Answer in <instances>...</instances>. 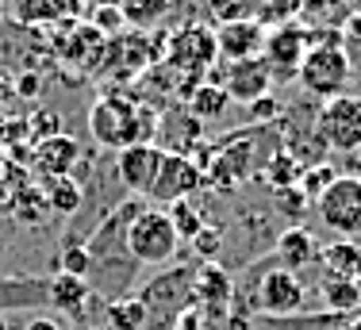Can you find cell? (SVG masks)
I'll return each mask as SVG.
<instances>
[{
	"label": "cell",
	"mask_w": 361,
	"mask_h": 330,
	"mask_svg": "<svg viewBox=\"0 0 361 330\" xmlns=\"http://www.w3.org/2000/svg\"><path fill=\"white\" fill-rule=\"evenodd\" d=\"M47 303V281L39 276H0V311H20Z\"/></svg>",
	"instance_id": "2e32d148"
},
{
	"label": "cell",
	"mask_w": 361,
	"mask_h": 330,
	"mask_svg": "<svg viewBox=\"0 0 361 330\" xmlns=\"http://www.w3.org/2000/svg\"><path fill=\"white\" fill-rule=\"evenodd\" d=\"M166 215H169V223H173L177 238H185V242H192L196 234L208 227V223H204V212L192 204V200H177V204H169Z\"/></svg>",
	"instance_id": "4316f807"
},
{
	"label": "cell",
	"mask_w": 361,
	"mask_h": 330,
	"mask_svg": "<svg viewBox=\"0 0 361 330\" xmlns=\"http://www.w3.org/2000/svg\"><path fill=\"white\" fill-rule=\"evenodd\" d=\"M47 303L66 315H81V307L89 303V281L81 276H70V273H58L47 281Z\"/></svg>",
	"instance_id": "e0dca14e"
},
{
	"label": "cell",
	"mask_w": 361,
	"mask_h": 330,
	"mask_svg": "<svg viewBox=\"0 0 361 330\" xmlns=\"http://www.w3.org/2000/svg\"><path fill=\"white\" fill-rule=\"evenodd\" d=\"M27 131L35 135V142H42V138H54V135H62V119H58V111H35V116L27 119Z\"/></svg>",
	"instance_id": "1f68e13d"
},
{
	"label": "cell",
	"mask_w": 361,
	"mask_h": 330,
	"mask_svg": "<svg viewBox=\"0 0 361 330\" xmlns=\"http://www.w3.org/2000/svg\"><path fill=\"white\" fill-rule=\"evenodd\" d=\"M350 73H354V58L342 50V42H326V47H312L304 54V66H300L296 81L304 85L307 97H319L326 104L346 92Z\"/></svg>",
	"instance_id": "3957f363"
},
{
	"label": "cell",
	"mask_w": 361,
	"mask_h": 330,
	"mask_svg": "<svg viewBox=\"0 0 361 330\" xmlns=\"http://www.w3.org/2000/svg\"><path fill=\"white\" fill-rule=\"evenodd\" d=\"M338 330H361V311H354V315H346V323H342Z\"/></svg>",
	"instance_id": "60d3db41"
},
{
	"label": "cell",
	"mask_w": 361,
	"mask_h": 330,
	"mask_svg": "<svg viewBox=\"0 0 361 330\" xmlns=\"http://www.w3.org/2000/svg\"><path fill=\"white\" fill-rule=\"evenodd\" d=\"M23 330H66V326L58 323V319H50V315H35V319H31V323L23 326Z\"/></svg>",
	"instance_id": "ab89813d"
},
{
	"label": "cell",
	"mask_w": 361,
	"mask_h": 330,
	"mask_svg": "<svg viewBox=\"0 0 361 330\" xmlns=\"http://www.w3.org/2000/svg\"><path fill=\"white\" fill-rule=\"evenodd\" d=\"M338 181V169H334L331 161H315V165H304L300 169V181H296V188L304 192L307 200H319L326 188Z\"/></svg>",
	"instance_id": "83f0119b"
},
{
	"label": "cell",
	"mask_w": 361,
	"mask_h": 330,
	"mask_svg": "<svg viewBox=\"0 0 361 330\" xmlns=\"http://www.w3.org/2000/svg\"><path fill=\"white\" fill-rule=\"evenodd\" d=\"M169 66L180 69V73H192V81H200L204 73H208V66L219 58L216 50V31L200 28V23H192V28L177 31L173 39H169Z\"/></svg>",
	"instance_id": "8992f818"
},
{
	"label": "cell",
	"mask_w": 361,
	"mask_h": 330,
	"mask_svg": "<svg viewBox=\"0 0 361 330\" xmlns=\"http://www.w3.org/2000/svg\"><path fill=\"white\" fill-rule=\"evenodd\" d=\"M315 212H319L323 227L334 231L338 238H357L361 234V181L338 173V181L315 200Z\"/></svg>",
	"instance_id": "5b68a950"
},
{
	"label": "cell",
	"mask_w": 361,
	"mask_h": 330,
	"mask_svg": "<svg viewBox=\"0 0 361 330\" xmlns=\"http://www.w3.org/2000/svg\"><path fill=\"white\" fill-rule=\"evenodd\" d=\"M4 207L16 215V223H47L50 219L47 196H42V188H35V185L16 188V192L4 200Z\"/></svg>",
	"instance_id": "603a6c76"
},
{
	"label": "cell",
	"mask_w": 361,
	"mask_h": 330,
	"mask_svg": "<svg viewBox=\"0 0 361 330\" xmlns=\"http://www.w3.org/2000/svg\"><path fill=\"white\" fill-rule=\"evenodd\" d=\"M315 135L326 150L338 154H354L361 146V97H342L326 100L319 108V119H315Z\"/></svg>",
	"instance_id": "277c9868"
},
{
	"label": "cell",
	"mask_w": 361,
	"mask_h": 330,
	"mask_svg": "<svg viewBox=\"0 0 361 330\" xmlns=\"http://www.w3.org/2000/svg\"><path fill=\"white\" fill-rule=\"evenodd\" d=\"M250 111H254V119H269V116H277V100L262 97L257 104H250Z\"/></svg>",
	"instance_id": "f35d334b"
},
{
	"label": "cell",
	"mask_w": 361,
	"mask_h": 330,
	"mask_svg": "<svg viewBox=\"0 0 361 330\" xmlns=\"http://www.w3.org/2000/svg\"><path fill=\"white\" fill-rule=\"evenodd\" d=\"M180 250V238L161 207H142L127 227V257L135 265H166Z\"/></svg>",
	"instance_id": "7a4b0ae2"
},
{
	"label": "cell",
	"mask_w": 361,
	"mask_h": 330,
	"mask_svg": "<svg viewBox=\"0 0 361 330\" xmlns=\"http://www.w3.org/2000/svg\"><path fill=\"white\" fill-rule=\"evenodd\" d=\"M0 23H4V0H0Z\"/></svg>",
	"instance_id": "ee69618b"
},
{
	"label": "cell",
	"mask_w": 361,
	"mask_h": 330,
	"mask_svg": "<svg viewBox=\"0 0 361 330\" xmlns=\"http://www.w3.org/2000/svg\"><path fill=\"white\" fill-rule=\"evenodd\" d=\"M227 104H231L227 92L212 81L196 85V89L188 92V111H192V119H219L223 111H227Z\"/></svg>",
	"instance_id": "d4e9b609"
},
{
	"label": "cell",
	"mask_w": 361,
	"mask_h": 330,
	"mask_svg": "<svg viewBox=\"0 0 361 330\" xmlns=\"http://www.w3.org/2000/svg\"><path fill=\"white\" fill-rule=\"evenodd\" d=\"M304 54H307V28H300V23H288V28L265 35L262 62L269 66L273 81L277 77H296L300 66H304Z\"/></svg>",
	"instance_id": "9c48e42d"
},
{
	"label": "cell",
	"mask_w": 361,
	"mask_h": 330,
	"mask_svg": "<svg viewBox=\"0 0 361 330\" xmlns=\"http://www.w3.org/2000/svg\"><path fill=\"white\" fill-rule=\"evenodd\" d=\"M42 196H47L50 215H58V219H70V215H77V212H81V204H85V188L77 185L73 177L50 181V185L42 188Z\"/></svg>",
	"instance_id": "7402d4cb"
},
{
	"label": "cell",
	"mask_w": 361,
	"mask_h": 330,
	"mask_svg": "<svg viewBox=\"0 0 361 330\" xmlns=\"http://www.w3.org/2000/svg\"><path fill=\"white\" fill-rule=\"evenodd\" d=\"M219 85L223 92H227V100H238V104H257L262 97H269L273 89V73L269 66L262 62V58H250V62H227L219 73Z\"/></svg>",
	"instance_id": "30bf717a"
},
{
	"label": "cell",
	"mask_w": 361,
	"mask_h": 330,
	"mask_svg": "<svg viewBox=\"0 0 361 330\" xmlns=\"http://www.w3.org/2000/svg\"><path fill=\"white\" fill-rule=\"evenodd\" d=\"M161 158H166V150L154 146V142L123 146L119 158H116V181L131 196H150L154 181H158V169H161Z\"/></svg>",
	"instance_id": "52a82bcc"
},
{
	"label": "cell",
	"mask_w": 361,
	"mask_h": 330,
	"mask_svg": "<svg viewBox=\"0 0 361 330\" xmlns=\"http://www.w3.org/2000/svg\"><path fill=\"white\" fill-rule=\"evenodd\" d=\"M85 4H92V0H47L50 20H77L85 12Z\"/></svg>",
	"instance_id": "d590c367"
},
{
	"label": "cell",
	"mask_w": 361,
	"mask_h": 330,
	"mask_svg": "<svg viewBox=\"0 0 361 330\" xmlns=\"http://www.w3.org/2000/svg\"><path fill=\"white\" fill-rule=\"evenodd\" d=\"M39 89H42V77H39V73H23L20 81L12 85V97H20V100H35V97H39Z\"/></svg>",
	"instance_id": "8d00e7d4"
},
{
	"label": "cell",
	"mask_w": 361,
	"mask_h": 330,
	"mask_svg": "<svg viewBox=\"0 0 361 330\" xmlns=\"http://www.w3.org/2000/svg\"><path fill=\"white\" fill-rule=\"evenodd\" d=\"M89 127L92 138L108 150H123V146L135 142H150L154 131H158V116H154L146 104L139 100H127V97H104L92 104L89 111Z\"/></svg>",
	"instance_id": "6da1fadb"
},
{
	"label": "cell",
	"mask_w": 361,
	"mask_h": 330,
	"mask_svg": "<svg viewBox=\"0 0 361 330\" xmlns=\"http://www.w3.org/2000/svg\"><path fill=\"white\" fill-rule=\"evenodd\" d=\"M12 4V16L27 28H39V23H50V8L47 0H8Z\"/></svg>",
	"instance_id": "4dcf8cb0"
},
{
	"label": "cell",
	"mask_w": 361,
	"mask_h": 330,
	"mask_svg": "<svg viewBox=\"0 0 361 330\" xmlns=\"http://www.w3.org/2000/svg\"><path fill=\"white\" fill-rule=\"evenodd\" d=\"M0 330H8V319L4 315H0Z\"/></svg>",
	"instance_id": "7bdbcfd3"
},
{
	"label": "cell",
	"mask_w": 361,
	"mask_h": 330,
	"mask_svg": "<svg viewBox=\"0 0 361 330\" xmlns=\"http://www.w3.org/2000/svg\"><path fill=\"white\" fill-rule=\"evenodd\" d=\"M92 28L104 35V39H116L119 28H123V16H119V8H116V4H100V12L92 16Z\"/></svg>",
	"instance_id": "d6a6232c"
},
{
	"label": "cell",
	"mask_w": 361,
	"mask_h": 330,
	"mask_svg": "<svg viewBox=\"0 0 361 330\" xmlns=\"http://www.w3.org/2000/svg\"><path fill=\"white\" fill-rule=\"evenodd\" d=\"M219 246H223V231H216V227H204V231L192 238V250H196V254H200L208 265H212V257L219 254Z\"/></svg>",
	"instance_id": "836d02e7"
},
{
	"label": "cell",
	"mask_w": 361,
	"mask_h": 330,
	"mask_svg": "<svg viewBox=\"0 0 361 330\" xmlns=\"http://www.w3.org/2000/svg\"><path fill=\"white\" fill-rule=\"evenodd\" d=\"M231 303V276L219 265H204L192 276V307L200 315H223Z\"/></svg>",
	"instance_id": "5bb4252c"
},
{
	"label": "cell",
	"mask_w": 361,
	"mask_h": 330,
	"mask_svg": "<svg viewBox=\"0 0 361 330\" xmlns=\"http://www.w3.org/2000/svg\"><path fill=\"white\" fill-rule=\"evenodd\" d=\"M204 185V173L196 169L192 158L185 154H169L161 158V169H158V181L150 188V200L158 204H177V200H192V192Z\"/></svg>",
	"instance_id": "8fae6325"
},
{
	"label": "cell",
	"mask_w": 361,
	"mask_h": 330,
	"mask_svg": "<svg viewBox=\"0 0 361 330\" xmlns=\"http://www.w3.org/2000/svg\"><path fill=\"white\" fill-rule=\"evenodd\" d=\"M319 262L326 265L331 276H346V281L361 284V246L354 238H334L331 246L319 250Z\"/></svg>",
	"instance_id": "ac0fdd59"
},
{
	"label": "cell",
	"mask_w": 361,
	"mask_h": 330,
	"mask_svg": "<svg viewBox=\"0 0 361 330\" xmlns=\"http://www.w3.org/2000/svg\"><path fill=\"white\" fill-rule=\"evenodd\" d=\"M108 326L111 330H146L150 315H146V303L139 296H123L108 303Z\"/></svg>",
	"instance_id": "cb8c5ba5"
},
{
	"label": "cell",
	"mask_w": 361,
	"mask_h": 330,
	"mask_svg": "<svg viewBox=\"0 0 361 330\" xmlns=\"http://www.w3.org/2000/svg\"><path fill=\"white\" fill-rule=\"evenodd\" d=\"M277 207H281V212H288L292 219H300L304 207H307V196L300 192L296 185H292V188H277Z\"/></svg>",
	"instance_id": "e575fe53"
},
{
	"label": "cell",
	"mask_w": 361,
	"mask_h": 330,
	"mask_svg": "<svg viewBox=\"0 0 361 330\" xmlns=\"http://www.w3.org/2000/svg\"><path fill=\"white\" fill-rule=\"evenodd\" d=\"M77 161H81V142L66 131L31 146V169H35L47 185L50 181H62V177H73Z\"/></svg>",
	"instance_id": "7c38bea8"
},
{
	"label": "cell",
	"mask_w": 361,
	"mask_h": 330,
	"mask_svg": "<svg viewBox=\"0 0 361 330\" xmlns=\"http://www.w3.org/2000/svg\"><path fill=\"white\" fill-rule=\"evenodd\" d=\"M300 169H304V161L296 158L292 150H277L269 161H265V181H269V188L277 192V188H292L300 181Z\"/></svg>",
	"instance_id": "484cf974"
},
{
	"label": "cell",
	"mask_w": 361,
	"mask_h": 330,
	"mask_svg": "<svg viewBox=\"0 0 361 330\" xmlns=\"http://www.w3.org/2000/svg\"><path fill=\"white\" fill-rule=\"evenodd\" d=\"M357 246H361V242H357Z\"/></svg>",
	"instance_id": "bcb514c9"
},
{
	"label": "cell",
	"mask_w": 361,
	"mask_h": 330,
	"mask_svg": "<svg viewBox=\"0 0 361 330\" xmlns=\"http://www.w3.org/2000/svg\"><path fill=\"white\" fill-rule=\"evenodd\" d=\"M319 242L312 238V231H304V227H288L285 234L277 238V262L281 269H288V273H300V269H307L319 257Z\"/></svg>",
	"instance_id": "9a60e30c"
},
{
	"label": "cell",
	"mask_w": 361,
	"mask_h": 330,
	"mask_svg": "<svg viewBox=\"0 0 361 330\" xmlns=\"http://www.w3.org/2000/svg\"><path fill=\"white\" fill-rule=\"evenodd\" d=\"M123 23H131L135 31H150L173 12V0H116Z\"/></svg>",
	"instance_id": "ffe728a7"
},
{
	"label": "cell",
	"mask_w": 361,
	"mask_h": 330,
	"mask_svg": "<svg viewBox=\"0 0 361 330\" xmlns=\"http://www.w3.org/2000/svg\"><path fill=\"white\" fill-rule=\"evenodd\" d=\"M58 273H70V276L89 281L92 276V257H89V250H85V242H70V246L62 250V265H58Z\"/></svg>",
	"instance_id": "f1b7e54d"
},
{
	"label": "cell",
	"mask_w": 361,
	"mask_h": 330,
	"mask_svg": "<svg viewBox=\"0 0 361 330\" xmlns=\"http://www.w3.org/2000/svg\"><path fill=\"white\" fill-rule=\"evenodd\" d=\"M354 42H361V16H350L346 31H342V50H350Z\"/></svg>",
	"instance_id": "74e56055"
},
{
	"label": "cell",
	"mask_w": 361,
	"mask_h": 330,
	"mask_svg": "<svg viewBox=\"0 0 361 330\" xmlns=\"http://www.w3.org/2000/svg\"><path fill=\"white\" fill-rule=\"evenodd\" d=\"M216 23H235V20H250V0H204Z\"/></svg>",
	"instance_id": "f546056e"
},
{
	"label": "cell",
	"mask_w": 361,
	"mask_h": 330,
	"mask_svg": "<svg viewBox=\"0 0 361 330\" xmlns=\"http://www.w3.org/2000/svg\"><path fill=\"white\" fill-rule=\"evenodd\" d=\"M307 303V292L300 284L296 273L288 269H269L257 284V307L262 315H277V319H288V315H300Z\"/></svg>",
	"instance_id": "ba28073f"
},
{
	"label": "cell",
	"mask_w": 361,
	"mask_h": 330,
	"mask_svg": "<svg viewBox=\"0 0 361 330\" xmlns=\"http://www.w3.org/2000/svg\"><path fill=\"white\" fill-rule=\"evenodd\" d=\"M4 4H8V0H4Z\"/></svg>",
	"instance_id": "f6af8a7d"
},
{
	"label": "cell",
	"mask_w": 361,
	"mask_h": 330,
	"mask_svg": "<svg viewBox=\"0 0 361 330\" xmlns=\"http://www.w3.org/2000/svg\"><path fill=\"white\" fill-rule=\"evenodd\" d=\"M265 28H257L254 20H235V23H219L216 28V50L223 62H250L262 58L265 50Z\"/></svg>",
	"instance_id": "4fadbf2b"
},
{
	"label": "cell",
	"mask_w": 361,
	"mask_h": 330,
	"mask_svg": "<svg viewBox=\"0 0 361 330\" xmlns=\"http://www.w3.org/2000/svg\"><path fill=\"white\" fill-rule=\"evenodd\" d=\"M304 16V0H250V20L265 31L288 28Z\"/></svg>",
	"instance_id": "d6986e66"
},
{
	"label": "cell",
	"mask_w": 361,
	"mask_h": 330,
	"mask_svg": "<svg viewBox=\"0 0 361 330\" xmlns=\"http://www.w3.org/2000/svg\"><path fill=\"white\" fill-rule=\"evenodd\" d=\"M4 165H8V150L0 146V173H4Z\"/></svg>",
	"instance_id": "b9f144b4"
},
{
	"label": "cell",
	"mask_w": 361,
	"mask_h": 330,
	"mask_svg": "<svg viewBox=\"0 0 361 330\" xmlns=\"http://www.w3.org/2000/svg\"><path fill=\"white\" fill-rule=\"evenodd\" d=\"M319 296L326 303V311H334V315H354V311L361 307V284L346 281V276H331V273H326Z\"/></svg>",
	"instance_id": "44dd1931"
}]
</instances>
